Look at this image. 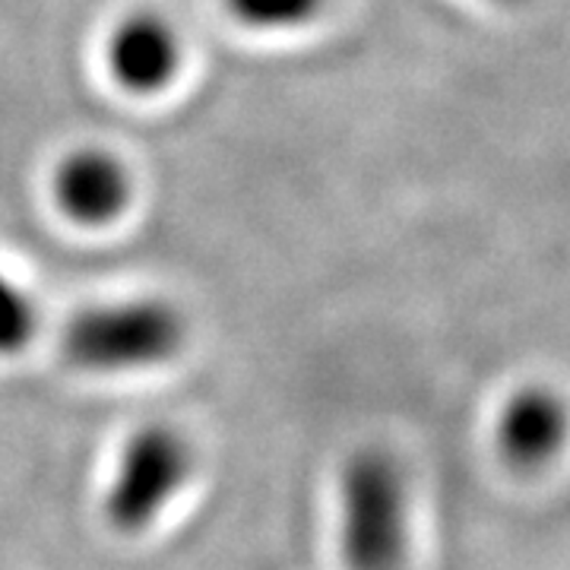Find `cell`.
<instances>
[{"mask_svg": "<svg viewBox=\"0 0 570 570\" xmlns=\"http://www.w3.org/2000/svg\"><path fill=\"white\" fill-rule=\"evenodd\" d=\"M184 343V317L163 298L86 307L63 330V352L82 371H140L168 362Z\"/></svg>", "mask_w": 570, "mask_h": 570, "instance_id": "obj_1", "label": "cell"}, {"mask_svg": "<svg viewBox=\"0 0 570 570\" xmlns=\"http://www.w3.org/2000/svg\"><path fill=\"white\" fill-rule=\"evenodd\" d=\"M406 546L403 469L384 450H358L343 469V554L348 570H403Z\"/></svg>", "mask_w": 570, "mask_h": 570, "instance_id": "obj_2", "label": "cell"}, {"mask_svg": "<svg viewBox=\"0 0 570 570\" xmlns=\"http://www.w3.org/2000/svg\"><path fill=\"white\" fill-rule=\"evenodd\" d=\"M194 456L175 428H140L121 453L115 485L108 491V520L121 532H142L181 491Z\"/></svg>", "mask_w": 570, "mask_h": 570, "instance_id": "obj_3", "label": "cell"}, {"mask_svg": "<svg viewBox=\"0 0 570 570\" xmlns=\"http://www.w3.org/2000/svg\"><path fill=\"white\" fill-rule=\"evenodd\" d=\"M111 80L130 96H156L181 70V36L156 10L124 17L105 48Z\"/></svg>", "mask_w": 570, "mask_h": 570, "instance_id": "obj_4", "label": "cell"}, {"mask_svg": "<svg viewBox=\"0 0 570 570\" xmlns=\"http://www.w3.org/2000/svg\"><path fill=\"white\" fill-rule=\"evenodd\" d=\"M55 200L73 223H115L130 204V171L108 149H73L55 171Z\"/></svg>", "mask_w": 570, "mask_h": 570, "instance_id": "obj_5", "label": "cell"}, {"mask_svg": "<svg viewBox=\"0 0 570 570\" xmlns=\"http://www.w3.org/2000/svg\"><path fill=\"white\" fill-rule=\"evenodd\" d=\"M570 431L564 400L549 387L513 393L498 419V448L510 466L539 469L558 456Z\"/></svg>", "mask_w": 570, "mask_h": 570, "instance_id": "obj_6", "label": "cell"}, {"mask_svg": "<svg viewBox=\"0 0 570 570\" xmlns=\"http://www.w3.org/2000/svg\"><path fill=\"white\" fill-rule=\"evenodd\" d=\"M326 0H225L232 20L257 32L305 29L324 13Z\"/></svg>", "mask_w": 570, "mask_h": 570, "instance_id": "obj_7", "label": "cell"}, {"mask_svg": "<svg viewBox=\"0 0 570 570\" xmlns=\"http://www.w3.org/2000/svg\"><path fill=\"white\" fill-rule=\"evenodd\" d=\"M39 314L32 298L10 276L0 273V355H17L32 343Z\"/></svg>", "mask_w": 570, "mask_h": 570, "instance_id": "obj_8", "label": "cell"}, {"mask_svg": "<svg viewBox=\"0 0 570 570\" xmlns=\"http://www.w3.org/2000/svg\"><path fill=\"white\" fill-rule=\"evenodd\" d=\"M494 3H513V0H494Z\"/></svg>", "mask_w": 570, "mask_h": 570, "instance_id": "obj_9", "label": "cell"}]
</instances>
